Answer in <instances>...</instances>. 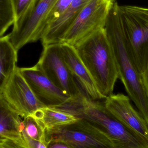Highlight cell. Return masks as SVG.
Instances as JSON below:
<instances>
[{
  "instance_id": "6da1fadb",
  "label": "cell",
  "mask_w": 148,
  "mask_h": 148,
  "mask_svg": "<svg viewBox=\"0 0 148 148\" xmlns=\"http://www.w3.org/2000/svg\"><path fill=\"white\" fill-rule=\"evenodd\" d=\"M56 108L89 122L112 142L115 148H148V140L115 117L103 103L84 92Z\"/></svg>"
},
{
  "instance_id": "7a4b0ae2",
  "label": "cell",
  "mask_w": 148,
  "mask_h": 148,
  "mask_svg": "<svg viewBox=\"0 0 148 148\" xmlns=\"http://www.w3.org/2000/svg\"><path fill=\"white\" fill-rule=\"evenodd\" d=\"M105 29L117 65L119 79L148 124V101L128 50L120 5L116 2L109 11Z\"/></svg>"
},
{
  "instance_id": "3957f363",
  "label": "cell",
  "mask_w": 148,
  "mask_h": 148,
  "mask_svg": "<svg viewBox=\"0 0 148 148\" xmlns=\"http://www.w3.org/2000/svg\"><path fill=\"white\" fill-rule=\"evenodd\" d=\"M74 47L101 95L114 94L119 73L105 27Z\"/></svg>"
},
{
  "instance_id": "277c9868",
  "label": "cell",
  "mask_w": 148,
  "mask_h": 148,
  "mask_svg": "<svg viewBox=\"0 0 148 148\" xmlns=\"http://www.w3.org/2000/svg\"><path fill=\"white\" fill-rule=\"evenodd\" d=\"M126 44L133 65L139 75L148 62V15L132 6H120Z\"/></svg>"
},
{
  "instance_id": "5b68a950",
  "label": "cell",
  "mask_w": 148,
  "mask_h": 148,
  "mask_svg": "<svg viewBox=\"0 0 148 148\" xmlns=\"http://www.w3.org/2000/svg\"><path fill=\"white\" fill-rule=\"evenodd\" d=\"M57 0H33L27 11L13 25L10 39L18 51L26 44L41 40L49 13Z\"/></svg>"
},
{
  "instance_id": "8992f818",
  "label": "cell",
  "mask_w": 148,
  "mask_h": 148,
  "mask_svg": "<svg viewBox=\"0 0 148 148\" xmlns=\"http://www.w3.org/2000/svg\"><path fill=\"white\" fill-rule=\"evenodd\" d=\"M45 144L61 141L74 148H115L112 142L89 122L79 118L74 123L45 130Z\"/></svg>"
},
{
  "instance_id": "52a82bcc",
  "label": "cell",
  "mask_w": 148,
  "mask_h": 148,
  "mask_svg": "<svg viewBox=\"0 0 148 148\" xmlns=\"http://www.w3.org/2000/svg\"><path fill=\"white\" fill-rule=\"evenodd\" d=\"M114 2L111 0H91L82 10L61 43L75 47L104 28Z\"/></svg>"
},
{
  "instance_id": "ba28073f",
  "label": "cell",
  "mask_w": 148,
  "mask_h": 148,
  "mask_svg": "<svg viewBox=\"0 0 148 148\" xmlns=\"http://www.w3.org/2000/svg\"><path fill=\"white\" fill-rule=\"evenodd\" d=\"M0 99L23 118L45 107L36 97L18 67L0 86Z\"/></svg>"
},
{
  "instance_id": "9c48e42d",
  "label": "cell",
  "mask_w": 148,
  "mask_h": 148,
  "mask_svg": "<svg viewBox=\"0 0 148 148\" xmlns=\"http://www.w3.org/2000/svg\"><path fill=\"white\" fill-rule=\"evenodd\" d=\"M37 63L51 82L70 98L78 97L83 92L64 61L60 43L43 47Z\"/></svg>"
},
{
  "instance_id": "30bf717a",
  "label": "cell",
  "mask_w": 148,
  "mask_h": 148,
  "mask_svg": "<svg viewBox=\"0 0 148 148\" xmlns=\"http://www.w3.org/2000/svg\"><path fill=\"white\" fill-rule=\"evenodd\" d=\"M19 69L36 97L45 107L56 108L65 104L70 99L51 82L38 63L31 67Z\"/></svg>"
},
{
  "instance_id": "8fae6325",
  "label": "cell",
  "mask_w": 148,
  "mask_h": 148,
  "mask_svg": "<svg viewBox=\"0 0 148 148\" xmlns=\"http://www.w3.org/2000/svg\"><path fill=\"white\" fill-rule=\"evenodd\" d=\"M103 103L120 121L148 140L147 124L140 113L135 109L128 96L113 94L104 99Z\"/></svg>"
},
{
  "instance_id": "7c38bea8",
  "label": "cell",
  "mask_w": 148,
  "mask_h": 148,
  "mask_svg": "<svg viewBox=\"0 0 148 148\" xmlns=\"http://www.w3.org/2000/svg\"><path fill=\"white\" fill-rule=\"evenodd\" d=\"M60 47L68 67L85 94L92 100H104L74 47L66 43H60Z\"/></svg>"
},
{
  "instance_id": "4fadbf2b",
  "label": "cell",
  "mask_w": 148,
  "mask_h": 148,
  "mask_svg": "<svg viewBox=\"0 0 148 148\" xmlns=\"http://www.w3.org/2000/svg\"><path fill=\"white\" fill-rule=\"evenodd\" d=\"M90 1L73 0L64 13L45 28L41 39L43 47L61 43L64 35L82 10Z\"/></svg>"
},
{
  "instance_id": "5bb4252c",
  "label": "cell",
  "mask_w": 148,
  "mask_h": 148,
  "mask_svg": "<svg viewBox=\"0 0 148 148\" xmlns=\"http://www.w3.org/2000/svg\"><path fill=\"white\" fill-rule=\"evenodd\" d=\"M22 131V121L20 116L0 99V138L17 140L21 137Z\"/></svg>"
},
{
  "instance_id": "9a60e30c",
  "label": "cell",
  "mask_w": 148,
  "mask_h": 148,
  "mask_svg": "<svg viewBox=\"0 0 148 148\" xmlns=\"http://www.w3.org/2000/svg\"><path fill=\"white\" fill-rule=\"evenodd\" d=\"M30 116L37 121L44 130L69 125L79 119L58 109L47 107L38 110Z\"/></svg>"
},
{
  "instance_id": "2e32d148",
  "label": "cell",
  "mask_w": 148,
  "mask_h": 148,
  "mask_svg": "<svg viewBox=\"0 0 148 148\" xmlns=\"http://www.w3.org/2000/svg\"><path fill=\"white\" fill-rule=\"evenodd\" d=\"M17 51L11 43L9 34L0 38V86L17 67Z\"/></svg>"
},
{
  "instance_id": "e0dca14e",
  "label": "cell",
  "mask_w": 148,
  "mask_h": 148,
  "mask_svg": "<svg viewBox=\"0 0 148 148\" xmlns=\"http://www.w3.org/2000/svg\"><path fill=\"white\" fill-rule=\"evenodd\" d=\"M22 125V132L28 137L45 145V130L34 117L29 116L24 118Z\"/></svg>"
},
{
  "instance_id": "ac0fdd59",
  "label": "cell",
  "mask_w": 148,
  "mask_h": 148,
  "mask_svg": "<svg viewBox=\"0 0 148 148\" xmlns=\"http://www.w3.org/2000/svg\"><path fill=\"white\" fill-rule=\"evenodd\" d=\"M22 133L21 137L17 140L0 138V147L3 148H47L45 144L30 139Z\"/></svg>"
},
{
  "instance_id": "d6986e66",
  "label": "cell",
  "mask_w": 148,
  "mask_h": 148,
  "mask_svg": "<svg viewBox=\"0 0 148 148\" xmlns=\"http://www.w3.org/2000/svg\"><path fill=\"white\" fill-rule=\"evenodd\" d=\"M0 36H3L8 29L14 23L13 9L10 0H1Z\"/></svg>"
},
{
  "instance_id": "ffe728a7",
  "label": "cell",
  "mask_w": 148,
  "mask_h": 148,
  "mask_svg": "<svg viewBox=\"0 0 148 148\" xmlns=\"http://www.w3.org/2000/svg\"><path fill=\"white\" fill-rule=\"evenodd\" d=\"M73 0H57L49 13L46 21V27L62 15L70 6ZM46 28V27H45Z\"/></svg>"
},
{
  "instance_id": "44dd1931",
  "label": "cell",
  "mask_w": 148,
  "mask_h": 148,
  "mask_svg": "<svg viewBox=\"0 0 148 148\" xmlns=\"http://www.w3.org/2000/svg\"><path fill=\"white\" fill-rule=\"evenodd\" d=\"M13 9L14 23L17 22L27 11L33 0H10ZM14 25V24H13Z\"/></svg>"
},
{
  "instance_id": "7402d4cb",
  "label": "cell",
  "mask_w": 148,
  "mask_h": 148,
  "mask_svg": "<svg viewBox=\"0 0 148 148\" xmlns=\"http://www.w3.org/2000/svg\"><path fill=\"white\" fill-rule=\"evenodd\" d=\"M140 79L141 84L148 101V62L144 72L140 75Z\"/></svg>"
},
{
  "instance_id": "603a6c76",
  "label": "cell",
  "mask_w": 148,
  "mask_h": 148,
  "mask_svg": "<svg viewBox=\"0 0 148 148\" xmlns=\"http://www.w3.org/2000/svg\"><path fill=\"white\" fill-rule=\"evenodd\" d=\"M47 148H74L68 143L61 141L52 140L45 144Z\"/></svg>"
},
{
  "instance_id": "cb8c5ba5",
  "label": "cell",
  "mask_w": 148,
  "mask_h": 148,
  "mask_svg": "<svg viewBox=\"0 0 148 148\" xmlns=\"http://www.w3.org/2000/svg\"><path fill=\"white\" fill-rule=\"evenodd\" d=\"M132 7L136 10H138V11L148 15V8H142V7H137V6H132Z\"/></svg>"
},
{
  "instance_id": "d4e9b609",
  "label": "cell",
  "mask_w": 148,
  "mask_h": 148,
  "mask_svg": "<svg viewBox=\"0 0 148 148\" xmlns=\"http://www.w3.org/2000/svg\"><path fill=\"white\" fill-rule=\"evenodd\" d=\"M111 1H113V2H115L116 0H111Z\"/></svg>"
},
{
  "instance_id": "484cf974",
  "label": "cell",
  "mask_w": 148,
  "mask_h": 148,
  "mask_svg": "<svg viewBox=\"0 0 148 148\" xmlns=\"http://www.w3.org/2000/svg\"><path fill=\"white\" fill-rule=\"evenodd\" d=\"M0 148H3V147H0Z\"/></svg>"
}]
</instances>
